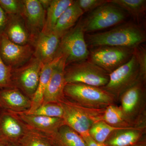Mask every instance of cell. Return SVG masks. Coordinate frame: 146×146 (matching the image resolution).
<instances>
[{
  "instance_id": "1",
  "label": "cell",
  "mask_w": 146,
  "mask_h": 146,
  "mask_svg": "<svg viewBox=\"0 0 146 146\" xmlns=\"http://www.w3.org/2000/svg\"><path fill=\"white\" fill-rule=\"evenodd\" d=\"M87 46L92 48L101 46L125 47L133 49L146 41V33L140 26L126 23L108 31L87 34Z\"/></svg>"
},
{
  "instance_id": "2",
  "label": "cell",
  "mask_w": 146,
  "mask_h": 146,
  "mask_svg": "<svg viewBox=\"0 0 146 146\" xmlns=\"http://www.w3.org/2000/svg\"><path fill=\"white\" fill-rule=\"evenodd\" d=\"M64 93L65 97L71 101L92 109H105L117 102L114 96L103 87L84 84H67Z\"/></svg>"
},
{
  "instance_id": "3",
  "label": "cell",
  "mask_w": 146,
  "mask_h": 146,
  "mask_svg": "<svg viewBox=\"0 0 146 146\" xmlns=\"http://www.w3.org/2000/svg\"><path fill=\"white\" fill-rule=\"evenodd\" d=\"M58 103L63 109V119L65 124L78 132L83 138L89 136V129L94 123L102 120L105 109L84 107L65 97Z\"/></svg>"
},
{
  "instance_id": "4",
  "label": "cell",
  "mask_w": 146,
  "mask_h": 146,
  "mask_svg": "<svg viewBox=\"0 0 146 146\" xmlns=\"http://www.w3.org/2000/svg\"><path fill=\"white\" fill-rule=\"evenodd\" d=\"M146 82L140 80L120 96V107L134 127L146 128Z\"/></svg>"
},
{
  "instance_id": "5",
  "label": "cell",
  "mask_w": 146,
  "mask_h": 146,
  "mask_svg": "<svg viewBox=\"0 0 146 146\" xmlns=\"http://www.w3.org/2000/svg\"><path fill=\"white\" fill-rule=\"evenodd\" d=\"M82 18L60 38L56 56H63L66 65L87 60L89 51L84 36Z\"/></svg>"
},
{
  "instance_id": "6",
  "label": "cell",
  "mask_w": 146,
  "mask_h": 146,
  "mask_svg": "<svg viewBox=\"0 0 146 146\" xmlns=\"http://www.w3.org/2000/svg\"><path fill=\"white\" fill-rule=\"evenodd\" d=\"M65 78L67 83H81L103 87L108 83L109 74L89 59L66 65Z\"/></svg>"
},
{
  "instance_id": "7",
  "label": "cell",
  "mask_w": 146,
  "mask_h": 146,
  "mask_svg": "<svg viewBox=\"0 0 146 146\" xmlns=\"http://www.w3.org/2000/svg\"><path fill=\"white\" fill-rule=\"evenodd\" d=\"M126 16L124 10L108 2L82 19L84 32L89 33L101 30L121 23Z\"/></svg>"
},
{
  "instance_id": "8",
  "label": "cell",
  "mask_w": 146,
  "mask_h": 146,
  "mask_svg": "<svg viewBox=\"0 0 146 146\" xmlns=\"http://www.w3.org/2000/svg\"><path fill=\"white\" fill-rule=\"evenodd\" d=\"M140 80L139 65L133 54L126 63L109 74L108 83L103 88L114 96L118 101L124 92Z\"/></svg>"
},
{
  "instance_id": "9",
  "label": "cell",
  "mask_w": 146,
  "mask_h": 146,
  "mask_svg": "<svg viewBox=\"0 0 146 146\" xmlns=\"http://www.w3.org/2000/svg\"><path fill=\"white\" fill-rule=\"evenodd\" d=\"M133 49L125 47L101 46L89 51V59L110 74L130 60Z\"/></svg>"
},
{
  "instance_id": "10",
  "label": "cell",
  "mask_w": 146,
  "mask_h": 146,
  "mask_svg": "<svg viewBox=\"0 0 146 146\" xmlns=\"http://www.w3.org/2000/svg\"><path fill=\"white\" fill-rule=\"evenodd\" d=\"M43 65L33 56L25 65L12 70L13 86L31 100L37 89Z\"/></svg>"
},
{
  "instance_id": "11",
  "label": "cell",
  "mask_w": 146,
  "mask_h": 146,
  "mask_svg": "<svg viewBox=\"0 0 146 146\" xmlns=\"http://www.w3.org/2000/svg\"><path fill=\"white\" fill-rule=\"evenodd\" d=\"M34 48L31 44L20 45L11 42L3 34L0 37V57L5 64L16 69L33 57Z\"/></svg>"
},
{
  "instance_id": "12",
  "label": "cell",
  "mask_w": 146,
  "mask_h": 146,
  "mask_svg": "<svg viewBox=\"0 0 146 146\" xmlns=\"http://www.w3.org/2000/svg\"><path fill=\"white\" fill-rule=\"evenodd\" d=\"M23 8L21 16L33 42L44 26L46 11L39 0H23Z\"/></svg>"
},
{
  "instance_id": "13",
  "label": "cell",
  "mask_w": 146,
  "mask_h": 146,
  "mask_svg": "<svg viewBox=\"0 0 146 146\" xmlns=\"http://www.w3.org/2000/svg\"><path fill=\"white\" fill-rule=\"evenodd\" d=\"M65 59L63 56L55 66L45 91L42 105L58 103L65 97L64 90L67 84L65 78Z\"/></svg>"
},
{
  "instance_id": "14",
  "label": "cell",
  "mask_w": 146,
  "mask_h": 146,
  "mask_svg": "<svg viewBox=\"0 0 146 146\" xmlns=\"http://www.w3.org/2000/svg\"><path fill=\"white\" fill-rule=\"evenodd\" d=\"M29 127L13 112L3 110L0 114V140L6 143L18 142Z\"/></svg>"
},
{
  "instance_id": "15",
  "label": "cell",
  "mask_w": 146,
  "mask_h": 146,
  "mask_svg": "<svg viewBox=\"0 0 146 146\" xmlns=\"http://www.w3.org/2000/svg\"><path fill=\"white\" fill-rule=\"evenodd\" d=\"M60 38L52 32H41L33 43L34 48L33 56L43 65L52 61L56 57Z\"/></svg>"
},
{
  "instance_id": "16",
  "label": "cell",
  "mask_w": 146,
  "mask_h": 146,
  "mask_svg": "<svg viewBox=\"0 0 146 146\" xmlns=\"http://www.w3.org/2000/svg\"><path fill=\"white\" fill-rule=\"evenodd\" d=\"M31 106V100L17 88L0 89V106L3 110L23 112L29 110Z\"/></svg>"
},
{
  "instance_id": "17",
  "label": "cell",
  "mask_w": 146,
  "mask_h": 146,
  "mask_svg": "<svg viewBox=\"0 0 146 146\" xmlns=\"http://www.w3.org/2000/svg\"><path fill=\"white\" fill-rule=\"evenodd\" d=\"M14 113L29 127L44 135L52 134L65 124L62 118L30 115L24 112Z\"/></svg>"
},
{
  "instance_id": "18",
  "label": "cell",
  "mask_w": 146,
  "mask_h": 146,
  "mask_svg": "<svg viewBox=\"0 0 146 146\" xmlns=\"http://www.w3.org/2000/svg\"><path fill=\"white\" fill-rule=\"evenodd\" d=\"M146 128L118 129L113 131L104 143L106 146H130L146 141Z\"/></svg>"
},
{
  "instance_id": "19",
  "label": "cell",
  "mask_w": 146,
  "mask_h": 146,
  "mask_svg": "<svg viewBox=\"0 0 146 146\" xmlns=\"http://www.w3.org/2000/svg\"><path fill=\"white\" fill-rule=\"evenodd\" d=\"M7 16L8 20L4 33L7 38L17 44L32 45V38L22 16L13 14L7 15Z\"/></svg>"
},
{
  "instance_id": "20",
  "label": "cell",
  "mask_w": 146,
  "mask_h": 146,
  "mask_svg": "<svg viewBox=\"0 0 146 146\" xmlns=\"http://www.w3.org/2000/svg\"><path fill=\"white\" fill-rule=\"evenodd\" d=\"M44 135L52 146H86L83 137L65 124L54 133Z\"/></svg>"
},
{
  "instance_id": "21",
  "label": "cell",
  "mask_w": 146,
  "mask_h": 146,
  "mask_svg": "<svg viewBox=\"0 0 146 146\" xmlns=\"http://www.w3.org/2000/svg\"><path fill=\"white\" fill-rule=\"evenodd\" d=\"M61 57V56H56L50 63L43 65L40 73L38 86L31 99V107L29 110L23 112L24 113H31L42 105L44 94L51 76L54 68Z\"/></svg>"
},
{
  "instance_id": "22",
  "label": "cell",
  "mask_w": 146,
  "mask_h": 146,
  "mask_svg": "<svg viewBox=\"0 0 146 146\" xmlns=\"http://www.w3.org/2000/svg\"><path fill=\"white\" fill-rule=\"evenodd\" d=\"M84 12L76 1L65 11L58 21L52 32L59 38L68 32L76 25Z\"/></svg>"
},
{
  "instance_id": "23",
  "label": "cell",
  "mask_w": 146,
  "mask_h": 146,
  "mask_svg": "<svg viewBox=\"0 0 146 146\" xmlns=\"http://www.w3.org/2000/svg\"><path fill=\"white\" fill-rule=\"evenodd\" d=\"M73 0H52L50 6L46 11L44 26L41 32L50 33L58 21L65 11L72 5Z\"/></svg>"
},
{
  "instance_id": "24",
  "label": "cell",
  "mask_w": 146,
  "mask_h": 146,
  "mask_svg": "<svg viewBox=\"0 0 146 146\" xmlns=\"http://www.w3.org/2000/svg\"><path fill=\"white\" fill-rule=\"evenodd\" d=\"M101 120L117 128L134 127L127 119L120 106L116 104L110 105L105 108Z\"/></svg>"
},
{
  "instance_id": "25",
  "label": "cell",
  "mask_w": 146,
  "mask_h": 146,
  "mask_svg": "<svg viewBox=\"0 0 146 146\" xmlns=\"http://www.w3.org/2000/svg\"><path fill=\"white\" fill-rule=\"evenodd\" d=\"M108 2L126 11L137 21L143 16L146 10V0H109Z\"/></svg>"
},
{
  "instance_id": "26",
  "label": "cell",
  "mask_w": 146,
  "mask_h": 146,
  "mask_svg": "<svg viewBox=\"0 0 146 146\" xmlns=\"http://www.w3.org/2000/svg\"><path fill=\"white\" fill-rule=\"evenodd\" d=\"M118 129L112 127L104 121H100L94 123L89 131V135L96 142L104 144L109 135L114 131Z\"/></svg>"
},
{
  "instance_id": "27",
  "label": "cell",
  "mask_w": 146,
  "mask_h": 146,
  "mask_svg": "<svg viewBox=\"0 0 146 146\" xmlns=\"http://www.w3.org/2000/svg\"><path fill=\"white\" fill-rule=\"evenodd\" d=\"M18 143L20 146H52L43 134L29 127Z\"/></svg>"
},
{
  "instance_id": "28",
  "label": "cell",
  "mask_w": 146,
  "mask_h": 146,
  "mask_svg": "<svg viewBox=\"0 0 146 146\" xmlns=\"http://www.w3.org/2000/svg\"><path fill=\"white\" fill-rule=\"evenodd\" d=\"M25 114L63 119V110L59 103H50L42 105L33 112Z\"/></svg>"
},
{
  "instance_id": "29",
  "label": "cell",
  "mask_w": 146,
  "mask_h": 146,
  "mask_svg": "<svg viewBox=\"0 0 146 146\" xmlns=\"http://www.w3.org/2000/svg\"><path fill=\"white\" fill-rule=\"evenodd\" d=\"M11 67L4 63L0 57V89L13 88Z\"/></svg>"
},
{
  "instance_id": "30",
  "label": "cell",
  "mask_w": 146,
  "mask_h": 146,
  "mask_svg": "<svg viewBox=\"0 0 146 146\" xmlns=\"http://www.w3.org/2000/svg\"><path fill=\"white\" fill-rule=\"evenodd\" d=\"M133 54L135 56L139 65L140 79L146 82V49L141 44L133 48Z\"/></svg>"
},
{
  "instance_id": "31",
  "label": "cell",
  "mask_w": 146,
  "mask_h": 146,
  "mask_svg": "<svg viewBox=\"0 0 146 146\" xmlns=\"http://www.w3.org/2000/svg\"><path fill=\"white\" fill-rule=\"evenodd\" d=\"M0 6L7 15L21 16L23 13V0H0Z\"/></svg>"
},
{
  "instance_id": "32",
  "label": "cell",
  "mask_w": 146,
  "mask_h": 146,
  "mask_svg": "<svg viewBox=\"0 0 146 146\" xmlns=\"http://www.w3.org/2000/svg\"><path fill=\"white\" fill-rule=\"evenodd\" d=\"M76 1L84 13L91 12L108 3L107 0H77Z\"/></svg>"
},
{
  "instance_id": "33",
  "label": "cell",
  "mask_w": 146,
  "mask_h": 146,
  "mask_svg": "<svg viewBox=\"0 0 146 146\" xmlns=\"http://www.w3.org/2000/svg\"><path fill=\"white\" fill-rule=\"evenodd\" d=\"M7 20V14L0 6V37L4 33Z\"/></svg>"
},
{
  "instance_id": "34",
  "label": "cell",
  "mask_w": 146,
  "mask_h": 146,
  "mask_svg": "<svg viewBox=\"0 0 146 146\" xmlns=\"http://www.w3.org/2000/svg\"><path fill=\"white\" fill-rule=\"evenodd\" d=\"M86 142V146H106L104 144H101L94 141L90 136L84 138Z\"/></svg>"
},
{
  "instance_id": "35",
  "label": "cell",
  "mask_w": 146,
  "mask_h": 146,
  "mask_svg": "<svg viewBox=\"0 0 146 146\" xmlns=\"http://www.w3.org/2000/svg\"><path fill=\"white\" fill-rule=\"evenodd\" d=\"M40 3L41 4L43 8L46 11L48 8L51 3L52 0H39Z\"/></svg>"
},
{
  "instance_id": "36",
  "label": "cell",
  "mask_w": 146,
  "mask_h": 146,
  "mask_svg": "<svg viewBox=\"0 0 146 146\" xmlns=\"http://www.w3.org/2000/svg\"><path fill=\"white\" fill-rule=\"evenodd\" d=\"M7 146H20L18 142H13V143H7Z\"/></svg>"
},
{
  "instance_id": "37",
  "label": "cell",
  "mask_w": 146,
  "mask_h": 146,
  "mask_svg": "<svg viewBox=\"0 0 146 146\" xmlns=\"http://www.w3.org/2000/svg\"><path fill=\"white\" fill-rule=\"evenodd\" d=\"M130 146H146V141L142 142V143H139Z\"/></svg>"
},
{
  "instance_id": "38",
  "label": "cell",
  "mask_w": 146,
  "mask_h": 146,
  "mask_svg": "<svg viewBox=\"0 0 146 146\" xmlns=\"http://www.w3.org/2000/svg\"><path fill=\"white\" fill-rule=\"evenodd\" d=\"M0 146H7V143L5 141L0 140Z\"/></svg>"
},
{
  "instance_id": "39",
  "label": "cell",
  "mask_w": 146,
  "mask_h": 146,
  "mask_svg": "<svg viewBox=\"0 0 146 146\" xmlns=\"http://www.w3.org/2000/svg\"><path fill=\"white\" fill-rule=\"evenodd\" d=\"M1 109H2L1 108V106H0V114H1Z\"/></svg>"
}]
</instances>
